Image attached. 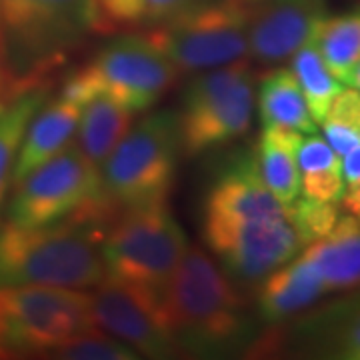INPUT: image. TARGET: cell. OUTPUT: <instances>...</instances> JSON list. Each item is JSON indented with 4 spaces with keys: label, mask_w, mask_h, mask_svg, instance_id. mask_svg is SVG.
<instances>
[{
    "label": "cell",
    "mask_w": 360,
    "mask_h": 360,
    "mask_svg": "<svg viewBox=\"0 0 360 360\" xmlns=\"http://www.w3.org/2000/svg\"><path fill=\"white\" fill-rule=\"evenodd\" d=\"M196 0H134L136 13H139V25H158L174 14L182 13Z\"/></svg>",
    "instance_id": "cell-28"
},
{
    "label": "cell",
    "mask_w": 360,
    "mask_h": 360,
    "mask_svg": "<svg viewBox=\"0 0 360 360\" xmlns=\"http://www.w3.org/2000/svg\"><path fill=\"white\" fill-rule=\"evenodd\" d=\"M80 110L82 106L70 103L60 94H56L54 98L51 96L46 98V103L40 106L26 127L14 165L13 186L18 180L25 179L30 170L40 167L54 155H58L72 142Z\"/></svg>",
    "instance_id": "cell-16"
},
{
    "label": "cell",
    "mask_w": 360,
    "mask_h": 360,
    "mask_svg": "<svg viewBox=\"0 0 360 360\" xmlns=\"http://www.w3.org/2000/svg\"><path fill=\"white\" fill-rule=\"evenodd\" d=\"M288 219L295 226L296 236L302 248L328 236L340 219L335 202H322L314 198H296L288 206Z\"/></svg>",
    "instance_id": "cell-26"
},
{
    "label": "cell",
    "mask_w": 360,
    "mask_h": 360,
    "mask_svg": "<svg viewBox=\"0 0 360 360\" xmlns=\"http://www.w3.org/2000/svg\"><path fill=\"white\" fill-rule=\"evenodd\" d=\"M49 359L63 360H134L139 354L118 338L101 328H89L84 333L65 340L51 352Z\"/></svg>",
    "instance_id": "cell-25"
},
{
    "label": "cell",
    "mask_w": 360,
    "mask_h": 360,
    "mask_svg": "<svg viewBox=\"0 0 360 360\" xmlns=\"http://www.w3.org/2000/svg\"><path fill=\"white\" fill-rule=\"evenodd\" d=\"M250 0H196L150 26L153 42L179 72H202L248 58Z\"/></svg>",
    "instance_id": "cell-7"
},
{
    "label": "cell",
    "mask_w": 360,
    "mask_h": 360,
    "mask_svg": "<svg viewBox=\"0 0 360 360\" xmlns=\"http://www.w3.org/2000/svg\"><path fill=\"white\" fill-rule=\"evenodd\" d=\"M300 142L302 132L270 127L262 129L255 150L260 176L284 206H290L300 196V168L296 160Z\"/></svg>",
    "instance_id": "cell-20"
},
{
    "label": "cell",
    "mask_w": 360,
    "mask_h": 360,
    "mask_svg": "<svg viewBox=\"0 0 360 360\" xmlns=\"http://www.w3.org/2000/svg\"><path fill=\"white\" fill-rule=\"evenodd\" d=\"M188 238L167 202L122 210L101 240L106 276L165 292L188 250Z\"/></svg>",
    "instance_id": "cell-6"
},
{
    "label": "cell",
    "mask_w": 360,
    "mask_h": 360,
    "mask_svg": "<svg viewBox=\"0 0 360 360\" xmlns=\"http://www.w3.org/2000/svg\"><path fill=\"white\" fill-rule=\"evenodd\" d=\"M326 118L347 122L350 127H356L360 130V90H340L330 104Z\"/></svg>",
    "instance_id": "cell-30"
},
{
    "label": "cell",
    "mask_w": 360,
    "mask_h": 360,
    "mask_svg": "<svg viewBox=\"0 0 360 360\" xmlns=\"http://www.w3.org/2000/svg\"><path fill=\"white\" fill-rule=\"evenodd\" d=\"M134 115L112 96L96 92L82 104L75 144L96 168H103L106 158L132 129Z\"/></svg>",
    "instance_id": "cell-19"
},
{
    "label": "cell",
    "mask_w": 360,
    "mask_h": 360,
    "mask_svg": "<svg viewBox=\"0 0 360 360\" xmlns=\"http://www.w3.org/2000/svg\"><path fill=\"white\" fill-rule=\"evenodd\" d=\"M90 310L96 328L129 345L139 356L172 359L180 354L168 326L162 295L155 290L106 276L90 292Z\"/></svg>",
    "instance_id": "cell-12"
},
{
    "label": "cell",
    "mask_w": 360,
    "mask_h": 360,
    "mask_svg": "<svg viewBox=\"0 0 360 360\" xmlns=\"http://www.w3.org/2000/svg\"><path fill=\"white\" fill-rule=\"evenodd\" d=\"M290 72L295 75L296 82L304 94L314 122L321 124L328 115L336 94L342 90V82L336 80L335 75L330 72L314 40L307 42L292 54Z\"/></svg>",
    "instance_id": "cell-23"
},
{
    "label": "cell",
    "mask_w": 360,
    "mask_h": 360,
    "mask_svg": "<svg viewBox=\"0 0 360 360\" xmlns=\"http://www.w3.org/2000/svg\"><path fill=\"white\" fill-rule=\"evenodd\" d=\"M326 292L360 288V220L338 219L328 236L307 246L304 255Z\"/></svg>",
    "instance_id": "cell-18"
},
{
    "label": "cell",
    "mask_w": 360,
    "mask_h": 360,
    "mask_svg": "<svg viewBox=\"0 0 360 360\" xmlns=\"http://www.w3.org/2000/svg\"><path fill=\"white\" fill-rule=\"evenodd\" d=\"M18 94H20V92H18ZM11 98H13V96H6V94H0V104H4V103H6V101H11Z\"/></svg>",
    "instance_id": "cell-34"
},
{
    "label": "cell",
    "mask_w": 360,
    "mask_h": 360,
    "mask_svg": "<svg viewBox=\"0 0 360 360\" xmlns=\"http://www.w3.org/2000/svg\"><path fill=\"white\" fill-rule=\"evenodd\" d=\"M206 246L234 283L258 284L300 252V240L284 219H222L202 217Z\"/></svg>",
    "instance_id": "cell-11"
},
{
    "label": "cell",
    "mask_w": 360,
    "mask_h": 360,
    "mask_svg": "<svg viewBox=\"0 0 360 360\" xmlns=\"http://www.w3.org/2000/svg\"><path fill=\"white\" fill-rule=\"evenodd\" d=\"M49 94H51V82L22 90L11 101L0 104V222L13 186L14 165L26 127L40 106L46 103Z\"/></svg>",
    "instance_id": "cell-22"
},
{
    "label": "cell",
    "mask_w": 360,
    "mask_h": 360,
    "mask_svg": "<svg viewBox=\"0 0 360 360\" xmlns=\"http://www.w3.org/2000/svg\"><path fill=\"white\" fill-rule=\"evenodd\" d=\"M96 32H110L96 0H0L8 66L26 89L51 82Z\"/></svg>",
    "instance_id": "cell-3"
},
{
    "label": "cell",
    "mask_w": 360,
    "mask_h": 360,
    "mask_svg": "<svg viewBox=\"0 0 360 360\" xmlns=\"http://www.w3.org/2000/svg\"><path fill=\"white\" fill-rule=\"evenodd\" d=\"M75 77L92 96L104 92L132 112H142L176 84L179 68L144 34H127L104 44Z\"/></svg>",
    "instance_id": "cell-10"
},
{
    "label": "cell",
    "mask_w": 360,
    "mask_h": 360,
    "mask_svg": "<svg viewBox=\"0 0 360 360\" xmlns=\"http://www.w3.org/2000/svg\"><path fill=\"white\" fill-rule=\"evenodd\" d=\"M345 193H347V182L342 176V168L300 174V194H304L307 198L336 205L342 200Z\"/></svg>",
    "instance_id": "cell-27"
},
{
    "label": "cell",
    "mask_w": 360,
    "mask_h": 360,
    "mask_svg": "<svg viewBox=\"0 0 360 360\" xmlns=\"http://www.w3.org/2000/svg\"><path fill=\"white\" fill-rule=\"evenodd\" d=\"M179 156L176 112H150L132 127L101 168L104 198L116 217L122 210L167 202Z\"/></svg>",
    "instance_id": "cell-5"
},
{
    "label": "cell",
    "mask_w": 360,
    "mask_h": 360,
    "mask_svg": "<svg viewBox=\"0 0 360 360\" xmlns=\"http://www.w3.org/2000/svg\"><path fill=\"white\" fill-rule=\"evenodd\" d=\"M314 42L336 80L347 84L350 70L360 60V6L338 16H326Z\"/></svg>",
    "instance_id": "cell-24"
},
{
    "label": "cell",
    "mask_w": 360,
    "mask_h": 360,
    "mask_svg": "<svg viewBox=\"0 0 360 360\" xmlns=\"http://www.w3.org/2000/svg\"><path fill=\"white\" fill-rule=\"evenodd\" d=\"M77 217L112 224L116 212L104 198L101 168L77 144H68L11 188L6 220L18 226H46Z\"/></svg>",
    "instance_id": "cell-4"
},
{
    "label": "cell",
    "mask_w": 360,
    "mask_h": 360,
    "mask_svg": "<svg viewBox=\"0 0 360 360\" xmlns=\"http://www.w3.org/2000/svg\"><path fill=\"white\" fill-rule=\"evenodd\" d=\"M0 359H8V356H6V352H4V348L0 347Z\"/></svg>",
    "instance_id": "cell-35"
},
{
    "label": "cell",
    "mask_w": 360,
    "mask_h": 360,
    "mask_svg": "<svg viewBox=\"0 0 360 360\" xmlns=\"http://www.w3.org/2000/svg\"><path fill=\"white\" fill-rule=\"evenodd\" d=\"M32 89V86H30ZM26 90L16 78H14L13 70L8 66V58H6V51H4V40L0 34V94H6V96H16L18 92Z\"/></svg>",
    "instance_id": "cell-31"
},
{
    "label": "cell",
    "mask_w": 360,
    "mask_h": 360,
    "mask_svg": "<svg viewBox=\"0 0 360 360\" xmlns=\"http://www.w3.org/2000/svg\"><path fill=\"white\" fill-rule=\"evenodd\" d=\"M326 16V0H250L248 56L260 66L283 65L316 39Z\"/></svg>",
    "instance_id": "cell-14"
},
{
    "label": "cell",
    "mask_w": 360,
    "mask_h": 360,
    "mask_svg": "<svg viewBox=\"0 0 360 360\" xmlns=\"http://www.w3.org/2000/svg\"><path fill=\"white\" fill-rule=\"evenodd\" d=\"M292 321V319H290ZM278 326V324H276ZM248 352L360 360V288L255 340Z\"/></svg>",
    "instance_id": "cell-13"
},
{
    "label": "cell",
    "mask_w": 360,
    "mask_h": 360,
    "mask_svg": "<svg viewBox=\"0 0 360 360\" xmlns=\"http://www.w3.org/2000/svg\"><path fill=\"white\" fill-rule=\"evenodd\" d=\"M321 124L324 139L338 156H345L350 148L360 144V130L356 127H350L335 118H324Z\"/></svg>",
    "instance_id": "cell-29"
},
{
    "label": "cell",
    "mask_w": 360,
    "mask_h": 360,
    "mask_svg": "<svg viewBox=\"0 0 360 360\" xmlns=\"http://www.w3.org/2000/svg\"><path fill=\"white\" fill-rule=\"evenodd\" d=\"M255 115V75L246 60L198 72L184 90L180 153L198 156L245 136Z\"/></svg>",
    "instance_id": "cell-8"
},
{
    "label": "cell",
    "mask_w": 360,
    "mask_h": 360,
    "mask_svg": "<svg viewBox=\"0 0 360 360\" xmlns=\"http://www.w3.org/2000/svg\"><path fill=\"white\" fill-rule=\"evenodd\" d=\"M347 84L348 86H352V89L360 90V60L354 65V68L350 70V75L347 78Z\"/></svg>",
    "instance_id": "cell-33"
},
{
    "label": "cell",
    "mask_w": 360,
    "mask_h": 360,
    "mask_svg": "<svg viewBox=\"0 0 360 360\" xmlns=\"http://www.w3.org/2000/svg\"><path fill=\"white\" fill-rule=\"evenodd\" d=\"M340 165H342V176H345L347 186L360 182V144L350 148L347 155L342 156Z\"/></svg>",
    "instance_id": "cell-32"
},
{
    "label": "cell",
    "mask_w": 360,
    "mask_h": 360,
    "mask_svg": "<svg viewBox=\"0 0 360 360\" xmlns=\"http://www.w3.org/2000/svg\"><path fill=\"white\" fill-rule=\"evenodd\" d=\"M94 328L90 292L56 286H0V347L6 356H51Z\"/></svg>",
    "instance_id": "cell-9"
},
{
    "label": "cell",
    "mask_w": 360,
    "mask_h": 360,
    "mask_svg": "<svg viewBox=\"0 0 360 360\" xmlns=\"http://www.w3.org/2000/svg\"><path fill=\"white\" fill-rule=\"evenodd\" d=\"M162 304L180 354L232 356L248 352L258 338L240 290L202 248L188 246L162 292Z\"/></svg>",
    "instance_id": "cell-1"
},
{
    "label": "cell",
    "mask_w": 360,
    "mask_h": 360,
    "mask_svg": "<svg viewBox=\"0 0 360 360\" xmlns=\"http://www.w3.org/2000/svg\"><path fill=\"white\" fill-rule=\"evenodd\" d=\"M108 226L82 217L46 226L0 222V286L96 288L106 278L101 240Z\"/></svg>",
    "instance_id": "cell-2"
},
{
    "label": "cell",
    "mask_w": 360,
    "mask_h": 360,
    "mask_svg": "<svg viewBox=\"0 0 360 360\" xmlns=\"http://www.w3.org/2000/svg\"><path fill=\"white\" fill-rule=\"evenodd\" d=\"M258 116L262 129L281 127L314 134L316 122L290 68H272L258 86Z\"/></svg>",
    "instance_id": "cell-21"
},
{
    "label": "cell",
    "mask_w": 360,
    "mask_h": 360,
    "mask_svg": "<svg viewBox=\"0 0 360 360\" xmlns=\"http://www.w3.org/2000/svg\"><path fill=\"white\" fill-rule=\"evenodd\" d=\"M326 295L319 274L304 257H295L284 266L270 272L257 296L258 319L266 324H284L310 309Z\"/></svg>",
    "instance_id": "cell-17"
},
{
    "label": "cell",
    "mask_w": 360,
    "mask_h": 360,
    "mask_svg": "<svg viewBox=\"0 0 360 360\" xmlns=\"http://www.w3.org/2000/svg\"><path fill=\"white\" fill-rule=\"evenodd\" d=\"M202 217L255 220L284 219L288 206H284L258 172L255 153H240L224 167L214 179L205 198Z\"/></svg>",
    "instance_id": "cell-15"
}]
</instances>
